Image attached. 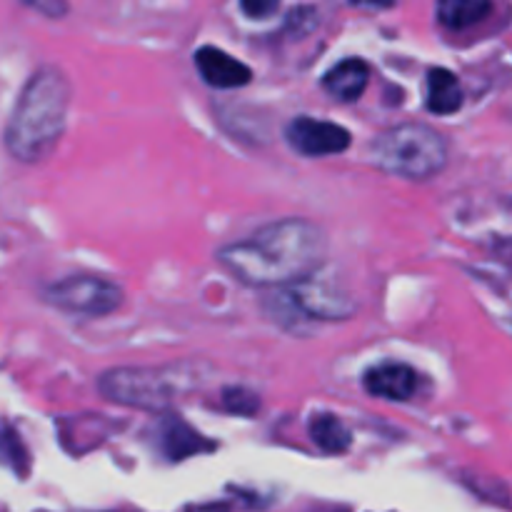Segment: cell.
<instances>
[{
  "mask_svg": "<svg viewBox=\"0 0 512 512\" xmlns=\"http://www.w3.org/2000/svg\"><path fill=\"white\" fill-rule=\"evenodd\" d=\"M370 153L378 168L405 180L435 178L448 163V143L435 128L403 123L373 140Z\"/></svg>",
  "mask_w": 512,
  "mask_h": 512,
  "instance_id": "obj_3",
  "label": "cell"
},
{
  "mask_svg": "<svg viewBox=\"0 0 512 512\" xmlns=\"http://www.w3.org/2000/svg\"><path fill=\"white\" fill-rule=\"evenodd\" d=\"M290 148L305 158H325V155H340L350 148L353 138L348 130L338 123L318 118H295L285 128Z\"/></svg>",
  "mask_w": 512,
  "mask_h": 512,
  "instance_id": "obj_6",
  "label": "cell"
},
{
  "mask_svg": "<svg viewBox=\"0 0 512 512\" xmlns=\"http://www.w3.org/2000/svg\"><path fill=\"white\" fill-rule=\"evenodd\" d=\"M195 68H198L200 78L218 90H235L243 88L253 80V70L238 58L228 55L225 50L215 48V45H203L195 50Z\"/></svg>",
  "mask_w": 512,
  "mask_h": 512,
  "instance_id": "obj_8",
  "label": "cell"
},
{
  "mask_svg": "<svg viewBox=\"0 0 512 512\" xmlns=\"http://www.w3.org/2000/svg\"><path fill=\"white\" fill-rule=\"evenodd\" d=\"M45 303L83 318H105L123 303V290L98 275H70L43 290Z\"/></svg>",
  "mask_w": 512,
  "mask_h": 512,
  "instance_id": "obj_5",
  "label": "cell"
},
{
  "mask_svg": "<svg viewBox=\"0 0 512 512\" xmlns=\"http://www.w3.org/2000/svg\"><path fill=\"white\" fill-rule=\"evenodd\" d=\"M278 5H280V0H240V8H243V13L253 20L273 15L275 10H278Z\"/></svg>",
  "mask_w": 512,
  "mask_h": 512,
  "instance_id": "obj_17",
  "label": "cell"
},
{
  "mask_svg": "<svg viewBox=\"0 0 512 512\" xmlns=\"http://www.w3.org/2000/svg\"><path fill=\"white\" fill-rule=\"evenodd\" d=\"M370 80V65L360 58H348L343 63L333 65L325 73L323 88L330 98L340 100V103H353L365 93Z\"/></svg>",
  "mask_w": 512,
  "mask_h": 512,
  "instance_id": "obj_10",
  "label": "cell"
},
{
  "mask_svg": "<svg viewBox=\"0 0 512 512\" xmlns=\"http://www.w3.org/2000/svg\"><path fill=\"white\" fill-rule=\"evenodd\" d=\"M160 440H163V453L168 455L170 460H185L190 458V455H198L215 448V443L205 440L203 435L195 433L188 423H183V420L175 418V415L163 420Z\"/></svg>",
  "mask_w": 512,
  "mask_h": 512,
  "instance_id": "obj_11",
  "label": "cell"
},
{
  "mask_svg": "<svg viewBox=\"0 0 512 512\" xmlns=\"http://www.w3.org/2000/svg\"><path fill=\"white\" fill-rule=\"evenodd\" d=\"M463 100L465 95L463 88H460V80L448 68H430L428 98H425L430 113L453 115L455 110H460Z\"/></svg>",
  "mask_w": 512,
  "mask_h": 512,
  "instance_id": "obj_12",
  "label": "cell"
},
{
  "mask_svg": "<svg viewBox=\"0 0 512 512\" xmlns=\"http://www.w3.org/2000/svg\"><path fill=\"white\" fill-rule=\"evenodd\" d=\"M363 385L373 398L400 403V400L413 398L418 390V373L405 363H383L365 373Z\"/></svg>",
  "mask_w": 512,
  "mask_h": 512,
  "instance_id": "obj_9",
  "label": "cell"
},
{
  "mask_svg": "<svg viewBox=\"0 0 512 512\" xmlns=\"http://www.w3.org/2000/svg\"><path fill=\"white\" fill-rule=\"evenodd\" d=\"M493 0H438V20L450 30H465L488 18Z\"/></svg>",
  "mask_w": 512,
  "mask_h": 512,
  "instance_id": "obj_13",
  "label": "cell"
},
{
  "mask_svg": "<svg viewBox=\"0 0 512 512\" xmlns=\"http://www.w3.org/2000/svg\"><path fill=\"white\" fill-rule=\"evenodd\" d=\"M3 450H5V460H8V463L13 465L15 473H18V475H28L30 460H28V455H25L23 443H20V440L15 438L13 430H10V428H5Z\"/></svg>",
  "mask_w": 512,
  "mask_h": 512,
  "instance_id": "obj_16",
  "label": "cell"
},
{
  "mask_svg": "<svg viewBox=\"0 0 512 512\" xmlns=\"http://www.w3.org/2000/svg\"><path fill=\"white\" fill-rule=\"evenodd\" d=\"M23 3L40 10V13L50 15V18H60V15H65V10H68L65 0H23Z\"/></svg>",
  "mask_w": 512,
  "mask_h": 512,
  "instance_id": "obj_18",
  "label": "cell"
},
{
  "mask_svg": "<svg viewBox=\"0 0 512 512\" xmlns=\"http://www.w3.org/2000/svg\"><path fill=\"white\" fill-rule=\"evenodd\" d=\"M353 5H360V8H390L395 0H350Z\"/></svg>",
  "mask_w": 512,
  "mask_h": 512,
  "instance_id": "obj_19",
  "label": "cell"
},
{
  "mask_svg": "<svg viewBox=\"0 0 512 512\" xmlns=\"http://www.w3.org/2000/svg\"><path fill=\"white\" fill-rule=\"evenodd\" d=\"M198 370H185V365L168 368H118L100 375L98 390L105 400L125 408L165 413L175 400L185 395L198 380Z\"/></svg>",
  "mask_w": 512,
  "mask_h": 512,
  "instance_id": "obj_4",
  "label": "cell"
},
{
  "mask_svg": "<svg viewBox=\"0 0 512 512\" xmlns=\"http://www.w3.org/2000/svg\"><path fill=\"white\" fill-rule=\"evenodd\" d=\"M310 438L318 445L320 450L330 455L345 453V450L353 445V435L345 428V423L340 418L330 413H318L313 420H310Z\"/></svg>",
  "mask_w": 512,
  "mask_h": 512,
  "instance_id": "obj_14",
  "label": "cell"
},
{
  "mask_svg": "<svg viewBox=\"0 0 512 512\" xmlns=\"http://www.w3.org/2000/svg\"><path fill=\"white\" fill-rule=\"evenodd\" d=\"M70 105V83L53 65L35 70L5 125V148L18 163L35 165L60 143Z\"/></svg>",
  "mask_w": 512,
  "mask_h": 512,
  "instance_id": "obj_2",
  "label": "cell"
},
{
  "mask_svg": "<svg viewBox=\"0 0 512 512\" xmlns=\"http://www.w3.org/2000/svg\"><path fill=\"white\" fill-rule=\"evenodd\" d=\"M223 403L230 413L235 415H255L260 408V398L253 390L245 388H228L223 395Z\"/></svg>",
  "mask_w": 512,
  "mask_h": 512,
  "instance_id": "obj_15",
  "label": "cell"
},
{
  "mask_svg": "<svg viewBox=\"0 0 512 512\" xmlns=\"http://www.w3.org/2000/svg\"><path fill=\"white\" fill-rule=\"evenodd\" d=\"M328 238L315 223L285 218L263 225L248 240L218 250V260L235 280L250 288H285L318 273Z\"/></svg>",
  "mask_w": 512,
  "mask_h": 512,
  "instance_id": "obj_1",
  "label": "cell"
},
{
  "mask_svg": "<svg viewBox=\"0 0 512 512\" xmlns=\"http://www.w3.org/2000/svg\"><path fill=\"white\" fill-rule=\"evenodd\" d=\"M290 298L310 320H320V323L345 320L355 315V308H358L348 293H340L338 288L323 283V280H315L313 275L295 283L290 290Z\"/></svg>",
  "mask_w": 512,
  "mask_h": 512,
  "instance_id": "obj_7",
  "label": "cell"
}]
</instances>
